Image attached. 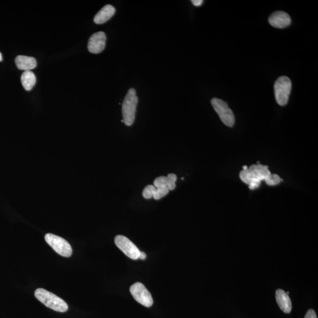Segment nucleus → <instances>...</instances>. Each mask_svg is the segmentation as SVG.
I'll list each match as a JSON object with an SVG mask.
<instances>
[{"mask_svg": "<svg viewBox=\"0 0 318 318\" xmlns=\"http://www.w3.org/2000/svg\"><path fill=\"white\" fill-rule=\"evenodd\" d=\"M240 178L245 183L249 185L250 190L258 188L263 181H265L269 186H274L282 181L279 176L272 174L267 166L260 163L253 164L247 170H242L240 173Z\"/></svg>", "mask_w": 318, "mask_h": 318, "instance_id": "1", "label": "nucleus"}, {"mask_svg": "<svg viewBox=\"0 0 318 318\" xmlns=\"http://www.w3.org/2000/svg\"><path fill=\"white\" fill-rule=\"evenodd\" d=\"M34 295L40 302L55 311L65 312L68 310V306L67 303L50 292L46 291L44 289L39 288L35 291Z\"/></svg>", "mask_w": 318, "mask_h": 318, "instance_id": "2", "label": "nucleus"}, {"mask_svg": "<svg viewBox=\"0 0 318 318\" xmlns=\"http://www.w3.org/2000/svg\"><path fill=\"white\" fill-rule=\"evenodd\" d=\"M137 103L135 89H129L122 104L123 120L126 126H131L134 123Z\"/></svg>", "mask_w": 318, "mask_h": 318, "instance_id": "3", "label": "nucleus"}, {"mask_svg": "<svg viewBox=\"0 0 318 318\" xmlns=\"http://www.w3.org/2000/svg\"><path fill=\"white\" fill-rule=\"evenodd\" d=\"M292 89L290 78L282 76L278 78L274 85V95L279 105L284 106L288 103Z\"/></svg>", "mask_w": 318, "mask_h": 318, "instance_id": "4", "label": "nucleus"}, {"mask_svg": "<svg viewBox=\"0 0 318 318\" xmlns=\"http://www.w3.org/2000/svg\"><path fill=\"white\" fill-rule=\"evenodd\" d=\"M211 104L222 122L228 127H232L235 124V115L232 110L228 107L227 104L224 100L217 98H213L211 100Z\"/></svg>", "mask_w": 318, "mask_h": 318, "instance_id": "5", "label": "nucleus"}, {"mask_svg": "<svg viewBox=\"0 0 318 318\" xmlns=\"http://www.w3.org/2000/svg\"><path fill=\"white\" fill-rule=\"evenodd\" d=\"M45 240L48 245H50L53 250L60 255L66 257V258L71 255L72 252H73L71 247L65 239L53 235V234L47 233L45 236Z\"/></svg>", "mask_w": 318, "mask_h": 318, "instance_id": "6", "label": "nucleus"}, {"mask_svg": "<svg viewBox=\"0 0 318 318\" xmlns=\"http://www.w3.org/2000/svg\"><path fill=\"white\" fill-rule=\"evenodd\" d=\"M130 291L132 296L137 302L147 308L152 306L153 299L152 295L143 283H135L131 286Z\"/></svg>", "mask_w": 318, "mask_h": 318, "instance_id": "7", "label": "nucleus"}, {"mask_svg": "<svg viewBox=\"0 0 318 318\" xmlns=\"http://www.w3.org/2000/svg\"><path fill=\"white\" fill-rule=\"evenodd\" d=\"M115 245L129 258L137 260L139 258L140 251L131 240L123 235H117L114 239Z\"/></svg>", "mask_w": 318, "mask_h": 318, "instance_id": "8", "label": "nucleus"}, {"mask_svg": "<svg viewBox=\"0 0 318 318\" xmlns=\"http://www.w3.org/2000/svg\"><path fill=\"white\" fill-rule=\"evenodd\" d=\"M106 43V36L103 31L97 32L91 37L88 42V50L92 54H99L104 50Z\"/></svg>", "mask_w": 318, "mask_h": 318, "instance_id": "9", "label": "nucleus"}, {"mask_svg": "<svg viewBox=\"0 0 318 318\" xmlns=\"http://www.w3.org/2000/svg\"><path fill=\"white\" fill-rule=\"evenodd\" d=\"M270 24L273 27L284 28L291 24V19L284 11H275L271 14L268 19Z\"/></svg>", "mask_w": 318, "mask_h": 318, "instance_id": "10", "label": "nucleus"}, {"mask_svg": "<svg viewBox=\"0 0 318 318\" xmlns=\"http://www.w3.org/2000/svg\"><path fill=\"white\" fill-rule=\"evenodd\" d=\"M277 305L286 314H290L292 310V302L287 293L282 290H277L275 294Z\"/></svg>", "mask_w": 318, "mask_h": 318, "instance_id": "11", "label": "nucleus"}, {"mask_svg": "<svg viewBox=\"0 0 318 318\" xmlns=\"http://www.w3.org/2000/svg\"><path fill=\"white\" fill-rule=\"evenodd\" d=\"M115 12V8L111 5H106L103 7L94 18L95 24H102L112 18Z\"/></svg>", "mask_w": 318, "mask_h": 318, "instance_id": "12", "label": "nucleus"}, {"mask_svg": "<svg viewBox=\"0 0 318 318\" xmlns=\"http://www.w3.org/2000/svg\"><path fill=\"white\" fill-rule=\"evenodd\" d=\"M16 65L20 70L30 71L36 68L37 61L34 57L19 56L16 58Z\"/></svg>", "mask_w": 318, "mask_h": 318, "instance_id": "13", "label": "nucleus"}, {"mask_svg": "<svg viewBox=\"0 0 318 318\" xmlns=\"http://www.w3.org/2000/svg\"><path fill=\"white\" fill-rule=\"evenodd\" d=\"M176 180H177V176L173 173H170L167 177L160 176L156 178L154 181V186L155 187L165 186L169 188V190H173L176 188Z\"/></svg>", "mask_w": 318, "mask_h": 318, "instance_id": "14", "label": "nucleus"}, {"mask_svg": "<svg viewBox=\"0 0 318 318\" xmlns=\"http://www.w3.org/2000/svg\"><path fill=\"white\" fill-rule=\"evenodd\" d=\"M21 81L25 91H30L36 85V77L33 71H24L22 75Z\"/></svg>", "mask_w": 318, "mask_h": 318, "instance_id": "15", "label": "nucleus"}, {"mask_svg": "<svg viewBox=\"0 0 318 318\" xmlns=\"http://www.w3.org/2000/svg\"><path fill=\"white\" fill-rule=\"evenodd\" d=\"M169 192V189L167 186H161L156 187L154 195H153V198H154L155 200H159V199L165 196Z\"/></svg>", "mask_w": 318, "mask_h": 318, "instance_id": "16", "label": "nucleus"}, {"mask_svg": "<svg viewBox=\"0 0 318 318\" xmlns=\"http://www.w3.org/2000/svg\"><path fill=\"white\" fill-rule=\"evenodd\" d=\"M156 187L154 185H147L143 191V196L146 199H151L154 195Z\"/></svg>", "mask_w": 318, "mask_h": 318, "instance_id": "17", "label": "nucleus"}, {"mask_svg": "<svg viewBox=\"0 0 318 318\" xmlns=\"http://www.w3.org/2000/svg\"><path fill=\"white\" fill-rule=\"evenodd\" d=\"M305 318H318L316 312L313 309H309L306 314Z\"/></svg>", "mask_w": 318, "mask_h": 318, "instance_id": "18", "label": "nucleus"}, {"mask_svg": "<svg viewBox=\"0 0 318 318\" xmlns=\"http://www.w3.org/2000/svg\"><path fill=\"white\" fill-rule=\"evenodd\" d=\"M192 4L196 7H200L204 3L203 0H192Z\"/></svg>", "mask_w": 318, "mask_h": 318, "instance_id": "19", "label": "nucleus"}, {"mask_svg": "<svg viewBox=\"0 0 318 318\" xmlns=\"http://www.w3.org/2000/svg\"><path fill=\"white\" fill-rule=\"evenodd\" d=\"M146 258V254L145 253H144L143 251H140L139 258L140 259L144 260Z\"/></svg>", "mask_w": 318, "mask_h": 318, "instance_id": "20", "label": "nucleus"}, {"mask_svg": "<svg viewBox=\"0 0 318 318\" xmlns=\"http://www.w3.org/2000/svg\"><path fill=\"white\" fill-rule=\"evenodd\" d=\"M248 168V167L247 166H243V170H247Z\"/></svg>", "mask_w": 318, "mask_h": 318, "instance_id": "21", "label": "nucleus"}, {"mask_svg": "<svg viewBox=\"0 0 318 318\" xmlns=\"http://www.w3.org/2000/svg\"><path fill=\"white\" fill-rule=\"evenodd\" d=\"M2 60V58L1 54L0 53V62H1Z\"/></svg>", "mask_w": 318, "mask_h": 318, "instance_id": "22", "label": "nucleus"}]
</instances>
